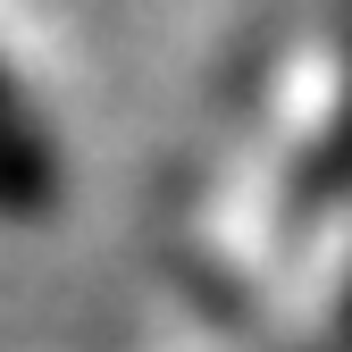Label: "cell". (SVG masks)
Masks as SVG:
<instances>
[{"instance_id":"obj_2","label":"cell","mask_w":352,"mask_h":352,"mask_svg":"<svg viewBox=\"0 0 352 352\" xmlns=\"http://www.w3.org/2000/svg\"><path fill=\"white\" fill-rule=\"evenodd\" d=\"M76 193V151H67V109L51 93V67L25 51L17 17L0 9V235L51 227Z\"/></svg>"},{"instance_id":"obj_1","label":"cell","mask_w":352,"mask_h":352,"mask_svg":"<svg viewBox=\"0 0 352 352\" xmlns=\"http://www.w3.org/2000/svg\"><path fill=\"white\" fill-rule=\"evenodd\" d=\"M151 243L176 319L210 344L319 327L352 294V0H277L235 42Z\"/></svg>"}]
</instances>
